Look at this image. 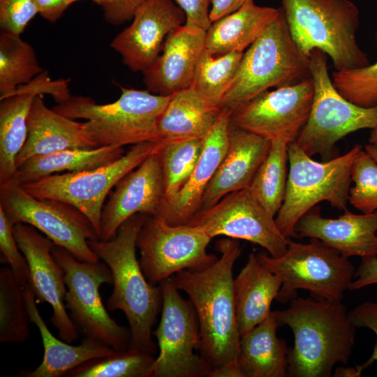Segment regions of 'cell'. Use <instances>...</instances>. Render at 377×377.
Segmentation results:
<instances>
[{"label":"cell","mask_w":377,"mask_h":377,"mask_svg":"<svg viewBox=\"0 0 377 377\" xmlns=\"http://www.w3.org/2000/svg\"><path fill=\"white\" fill-rule=\"evenodd\" d=\"M274 311L294 336L288 357L289 376L330 377L335 365L348 363L356 327L341 302L296 297L287 309Z\"/></svg>","instance_id":"3"},{"label":"cell","mask_w":377,"mask_h":377,"mask_svg":"<svg viewBox=\"0 0 377 377\" xmlns=\"http://www.w3.org/2000/svg\"><path fill=\"white\" fill-rule=\"evenodd\" d=\"M124 154L123 147L105 146L68 149L37 156L17 168V179L23 184L56 172L91 170L113 162Z\"/></svg>","instance_id":"31"},{"label":"cell","mask_w":377,"mask_h":377,"mask_svg":"<svg viewBox=\"0 0 377 377\" xmlns=\"http://www.w3.org/2000/svg\"><path fill=\"white\" fill-rule=\"evenodd\" d=\"M257 254L281 280L276 297L281 303L295 298L300 289L309 291L317 300L341 302L356 270L348 258L314 238L309 243L289 239L286 251L279 257Z\"/></svg>","instance_id":"8"},{"label":"cell","mask_w":377,"mask_h":377,"mask_svg":"<svg viewBox=\"0 0 377 377\" xmlns=\"http://www.w3.org/2000/svg\"><path fill=\"white\" fill-rule=\"evenodd\" d=\"M377 283V255L362 258L348 290H357Z\"/></svg>","instance_id":"45"},{"label":"cell","mask_w":377,"mask_h":377,"mask_svg":"<svg viewBox=\"0 0 377 377\" xmlns=\"http://www.w3.org/2000/svg\"><path fill=\"white\" fill-rule=\"evenodd\" d=\"M27 141L16 159L17 168L30 158L75 148L93 147L83 130V123L48 108L43 95H37L27 118Z\"/></svg>","instance_id":"24"},{"label":"cell","mask_w":377,"mask_h":377,"mask_svg":"<svg viewBox=\"0 0 377 377\" xmlns=\"http://www.w3.org/2000/svg\"><path fill=\"white\" fill-rule=\"evenodd\" d=\"M20 36L1 31L0 99L43 72L34 48Z\"/></svg>","instance_id":"33"},{"label":"cell","mask_w":377,"mask_h":377,"mask_svg":"<svg viewBox=\"0 0 377 377\" xmlns=\"http://www.w3.org/2000/svg\"><path fill=\"white\" fill-rule=\"evenodd\" d=\"M204 138L162 141L158 154L162 168L164 201L173 198L186 184L203 150Z\"/></svg>","instance_id":"35"},{"label":"cell","mask_w":377,"mask_h":377,"mask_svg":"<svg viewBox=\"0 0 377 377\" xmlns=\"http://www.w3.org/2000/svg\"><path fill=\"white\" fill-rule=\"evenodd\" d=\"M132 19L110 46L131 71L143 72L161 53L168 35L185 23L186 17L174 0H144Z\"/></svg>","instance_id":"18"},{"label":"cell","mask_w":377,"mask_h":377,"mask_svg":"<svg viewBox=\"0 0 377 377\" xmlns=\"http://www.w3.org/2000/svg\"><path fill=\"white\" fill-rule=\"evenodd\" d=\"M31 322L23 287L11 269H0V342L22 343L28 339Z\"/></svg>","instance_id":"36"},{"label":"cell","mask_w":377,"mask_h":377,"mask_svg":"<svg viewBox=\"0 0 377 377\" xmlns=\"http://www.w3.org/2000/svg\"><path fill=\"white\" fill-rule=\"evenodd\" d=\"M185 14V24L207 31L212 22L209 18L211 0H174Z\"/></svg>","instance_id":"43"},{"label":"cell","mask_w":377,"mask_h":377,"mask_svg":"<svg viewBox=\"0 0 377 377\" xmlns=\"http://www.w3.org/2000/svg\"><path fill=\"white\" fill-rule=\"evenodd\" d=\"M205 32L184 24L168 35L159 55L142 72L148 91L169 96L191 86Z\"/></svg>","instance_id":"20"},{"label":"cell","mask_w":377,"mask_h":377,"mask_svg":"<svg viewBox=\"0 0 377 377\" xmlns=\"http://www.w3.org/2000/svg\"><path fill=\"white\" fill-rule=\"evenodd\" d=\"M281 325L274 311L240 338L237 358L241 377H286L288 376L289 348L279 339Z\"/></svg>","instance_id":"27"},{"label":"cell","mask_w":377,"mask_h":377,"mask_svg":"<svg viewBox=\"0 0 377 377\" xmlns=\"http://www.w3.org/2000/svg\"><path fill=\"white\" fill-rule=\"evenodd\" d=\"M52 253L64 272L65 304L70 316L85 337L98 341L115 350L130 348L131 332L119 325L103 304L99 288L112 283L110 268L104 262H83L54 244Z\"/></svg>","instance_id":"10"},{"label":"cell","mask_w":377,"mask_h":377,"mask_svg":"<svg viewBox=\"0 0 377 377\" xmlns=\"http://www.w3.org/2000/svg\"><path fill=\"white\" fill-rule=\"evenodd\" d=\"M120 89L121 96L113 103L97 104L87 97L71 96L52 109L72 119H86L83 130L93 148L161 142L158 121L171 96Z\"/></svg>","instance_id":"4"},{"label":"cell","mask_w":377,"mask_h":377,"mask_svg":"<svg viewBox=\"0 0 377 377\" xmlns=\"http://www.w3.org/2000/svg\"><path fill=\"white\" fill-rule=\"evenodd\" d=\"M163 304L161 321L153 335L159 353L153 377L209 376L210 369L200 355L199 323L191 301L184 300L171 277L158 283Z\"/></svg>","instance_id":"14"},{"label":"cell","mask_w":377,"mask_h":377,"mask_svg":"<svg viewBox=\"0 0 377 377\" xmlns=\"http://www.w3.org/2000/svg\"><path fill=\"white\" fill-rule=\"evenodd\" d=\"M369 144L374 145L377 148V125L371 129L369 138Z\"/></svg>","instance_id":"50"},{"label":"cell","mask_w":377,"mask_h":377,"mask_svg":"<svg viewBox=\"0 0 377 377\" xmlns=\"http://www.w3.org/2000/svg\"><path fill=\"white\" fill-rule=\"evenodd\" d=\"M221 108L212 105L192 87L172 95L158 121L161 141L203 139L212 129Z\"/></svg>","instance_id":"29"},{"label":"cell","mask_w":377,"mask_h":377,"mask_svg":"<svg viewBox=\"0 0 377 377\" xmlns=\"http://www.w3.org/2000/svg\"><path fill=\"white\" fill-rule=\"evenodd\" d=\"M39 94L32 87L21 85L0 99V186L17 179L16 159L27 141L32 102Z\"/></svg>","instance_id":"30"},{"label":"cell","mask_w":377,"mask_h":377,"mask_svg":"<svg viewBox=\"0 0 377 377\" xmlns=\"http://www.w3.org/2000/svg\"><path fill=\"white\" fill-rule=\"evenodd\" d=\"M68 1L71 3H73L80 0H68ZM90 1H92L95 2L96 3L98 4L99 6H101L103 10L105 9L107 7H108L112 3V0H90Z\"/></svg>","instance_id":"51"},{"label":"cell","mask_w":377,"mask_h":377,"mask_svg":"<svg viewBox=\"0 0 377 377\" xmlns=\"http://www.w3.org/2000/svg\"><path fill=\"white\" fill-rule=\"evenodd\" d=\"M13 228V225L0 206L1 262L8 265L17 282L24 287L30 281L29 267L17 245Z\"/></svg>","instance_id":"40"},{"label":"cell","mask_w":377,"mask_h":377,"mask_svg":"<svg viewBox=\"0 0 377 377\" xmlns=\"http://www.w3.org/2000/svg\"><path fill=\"white\" fill-rule=\"evenodd\" d=\"M244 52L215 56L205 47L198 59L191 87L209 103L220 108Z\"/></svg>","instance_id":"34"},{"label":"cell","mask_w":377,"mask_h":377,"mask_svg":"<svg viewBox=\"0 0 377 377\" xmlns=\"http://www.w3.org/2000/svg\"><path fill=\"white\" fill-rule=\"evenodd\" d=\"M281 1L290 35L306 56L320 50L330 57L335 71L370 64L357 42L360 13L350 0Z\"/></svg>","instance_id":"5"},{"label":"cell","mask_w":377,"mask_h":377,"mask_svg":"<svg viewBox=\"0 0 377 377\" xmlns=\"http://www.w3.org/2000/svg\"><path fill=\"white\" fill-rule=\"evenodd\" d=\"M351 322L356 327H367L376 336L372 354L369 359L361 364L363 369L377 362V302H364L348 312Z\"/></svg>","instance_id":"42"},{"label":"cell","mask_w":377,"mask_h":377,"mask_svg":"<svg viewBox=\"0 0 377 377\" xmlns=\"http://www.w3.org/2000/svg\"><path fill=\"white\" fill-rule=\"evenodd\" d=\"M144 0H112L104 9L105 19L112 24L118 25L132 19L138 7Z\"/></svg>","instance_id":"44"},{"label":"cell","mask_w":377,"mask_h":377,"mask_svg":"<svg viewBox=\"0 0 377 377\" xmlns=\"http://www.w3.org/2000/svg\"><path fill=\"white\" fill-rule=\"evenodd\" d=\"M31 322L40 334L44 354L41 363L33 371H21L24 377H61L91 360L111 353L114 349L94 339L84 337L77 346H72L54 337L48 329L37 308L35 294L29 283L23 287Z\"/></svg>","instance_id":"25"},{"label":"cell","mask_w":377,"mask_h":377,"mask_svg":"<svg viewBox=\"0 0 377 377\" xmlns=\"http://www.w3.org/2000/svg\"><path fill=\"white\" fill-rule=\"evenodd\" d=\"M248 1L249 0H211L209 11L211 22L238 10Z\"/></svg>","instance_id":"47"},{"label":"cell","mask_w":377,"mask_h":377,"mask_svg":"<svg viewBox=\"0 0 377 377\" xmlns=\"http://www.w3.org/2000/svg\"><path fill=\"white\" fill-rule=\"evenodd\" d=\"M313 98L308 119L295 142L309 156L329 158L337 142L360 129L377 125V106L363 108L342 96L328 73L327 55L320 50L310 57Z\"/></svg>","instance_id":"9"},{"label":"cell","mask_w":377,"mask_h":377,"mask_svg":"<svg viewBox=\"0 0 377 377\" xmlns=\"http://www.w3.org/2000/svg\"><path fill=\"white\" fill-rule=\"evenodd\" d=\"M295 230L297 237L319 239L347 258L377 255V210L356 214L346 209L337 219L310 210L300 219Z\"/></svg>","instance_id":"23"},{"label":"cell","mask_w":377,"mask_h":377,"mask_svg":"<svg viewBox=\"0 0 377 377\" xmlns=\"http://www.w3.org/2000/svg\"><path fill=\"white\" fill-rule=\"evenodd\" d=\"M281 286V280L259 259L249 254L246 263L234 279L236 317L240 337L271 313L270 306Z\"/></svg>","instance_id":"26"},{"label":"cell","mask_w":377,"mask_h":377,"mask_svg":"<svg viewBox=\"0 0 377 377\" xmlns=\"http://www.w3.org/2000/svg\"><path fill=\"white\" fill-rule=\"evenodd\" d=\"M38 14L50 22H57L71 3L68 0H34Z\"/></svg>","instance_id":"46"},{"label":"cell","mask_w":377,"mask_h":377,"mask_svg":"<svg viewBox=\"0 0 377 377\" xmlns=\"http://www.w3.org/2000/svg\"><path fill=\"white\" fill-rule=\"evenodd\" d=\"M158 150L115 185L102 210L99 239H112L121 225L136 214L158 215L165 196Z\"/></svg>","instance_id":"19"},{"label":"cell","mask_w":377,"mask_h":377,"mask_svg":"<svg viewBox=\"0 0 377 377\" xmlns=\"http://www.w3.org/2000/svg\"><path fill=\"white\" fill-rule=\"evenodd\" d=\"M231 113L221 108L218 119L204 138L202 152L191 177L173 198L162 203L157 217L177 226L186 224L198 212L205 189L226 154Z\"/></svg>","instance_id":"21"},{"label":"cell","mask_w":377,"mask_h":377,"mask_svg":"<svg viewBox=\"0 0 377 377\" xmlns=\"http://www.w3.org/2000/svg\"><path fill=\"white\" fill-rule=\"evenodd\" d=\"M148 216L136 214L121 225L112 239H90L88 244L110 269L113 289L107 307L124 313L131 332L130 348L154 355L153 327L162 309V290L159 284L147 281L136 257L137 237Z\"/></svg>","instance_id":"2"},{"label":"cell","mask_w":377,"mask_h":377,"mask_svg":"<svg viewBox=\"0 0 377 377\" xmlns=\"http://www.w3.org/2000/svg\"><path fill=\"white\" fill-rule=\"evenodd\" d=\"M155 357L129 348L87 361L70 371L68 377H150Z\"/></svg>","instance_id":"37"},{"label":"cell","mask_w":377,"mask_h":377,"mask_svg":"<svg viewBox=\"0 0 377 377\" xmlns=\"http://www.w3.org/2000/svg\"><path fill=\"white\" fill-rule=\"evenodd\" d=\"M364 150L377 163V148L371 144H367Z\"/></svg>","instance_id":"49"},{"label":"cell","mask_w":377,"mask_h":377,"mask_svg":"<svg viewBox=\"0 0 377 377\" xmlns=\"http://www.w3.org/2000/svg\"><path fill=\"white\" fill-rule=\"evenodd\" d=\"M203 230L210 237L223 235L244 239L264 248L272 257L287 250L289 238L249 189L232 192L214 205L196 212L186 223Z\"/></svg>","instance_id":"15"},{"label":"cell","mask_w":377,"mask_h":377,"mask_svg":"<svg viewBox=\"0 0 377 377\" xmlns=\"http://www.w3.org/2000/svg\"><path fill=\"white\" fill-rule=\"evenodd\" d=\"M161 142L133 145L117 160L97 168L51 175L20 185L37 198L59 200L78 209L89 219L100 239L102 210L110 191L157 151Z\"/></svg>","instance_id":"11"},{"label":"cell","mask_w":377,"mask_h":377,"mask_svg":"<svg viewBox=\"0 0 377 377\" xmlns=\"http://www.w3.org/2000/svg\"><path fill=\"white\" fill-rule=\"evenodd\" d=\"M309 57L294 42L281 8L279 15L244 52L220 108L232 112L270 87L311 78Z\"/></svg>","instance_id":"6"},{"label":"cell","mask_w":377,"mask_h":377,"mask_svg":"<svg viewBox=\"0 0 377 377\" xmlns=\"http://www.w3.org/2000/svg\"><path fill=\"white\" fill-rule=\"evenodd\" d=\"M311 78L265 91L235 109L230 124L270 141L295 142L310 113Z\"/></svg>","instance_id":"16"},{"label":"cell","mask_w":377,"mask_h":377,"mask_svg":"<svg viewBox=\"0 0 377 377\" xmlns=\"http://www.w3.org/2000/svg\"><path fill=\"white\" fill-rule=\"evenodd\" d=\"M212 239L200 228L172 226L149 215L136 239L143 274L151 284L157 285L180 271L209 267L218 260L207 251Z\"/></svg>","instance_id":"13"},{"label":"cell","mask_w":377,"mask_h":377,"mask_svg":"<svg viewBox=\"0 0 377 377\" xmlns=\"http://www.w3.org/2000/svg\"><path fill=\"white\" fill-rule=\"evenodd\" d=\"M37 14L34 0H0L1 31L20 35Z\"/></svg>","instance_id":"41"},{"label":"cell","mask_w":377,"mask_h":377,"mask_svg":"<svg viewBox=\"0 0 377 377\" xmlns=\"http://www.w3.org/2000/svg\"><path fill=\"white\" fill-rule=\"evenodd\" d=\"M285 140L271 141L269 152L248 188L256 200L273 216L283 203L288 179V147Z\"/></svg>","instance_id":"32"},{"label":"cell","mask_w":377,"mask_h":377,"mask_svg":"<svg viewBox=\"0 0 377 377\" xmlns=\"http://www.w3.org/2000/svg\"><path fill=\"white\" fill-rule=\"evenodd\" d=\"M348 202L364 214L377 210V163L362 149L351 168Z\"/></svg>","instance_id":"39"},{"label":"cell","mask_w":377,"mask_h":377,"mask_svg":"<svg viewBox=\"0 0 377 377\" xmlns=\"http://www.w3.org/2000/svg\"><path fill=\"white\" fill-rule=\"evenodd\" d=\"M363 370L361 365L355 367H339L334 370L333 376L334 377H360Z\"/></svg>","instance_id":"48"},{"label":"cell","mask_w":377,"mask_h":377,"mask_svg":"<svg viewBox=\"0 0 377 377\" xmlns=\"http://www.w3.org/2000/svg\"><path fill=\"white\" fill-rule=\"evenodd\" d=\"M17 245L25 256L30 273L29 284L37 303H48L52 309L50 321L63 341L71 343L79 337L78 328L67 312L64 272L54 258V242L33 226L19 223L13 226Z\"/></svg>","instance_id":"17"},{"label":"cell","mask_w":377,"mask_h":377,"mask_svg":"<svg viewBox=\"0 0 377 377\" xmlns=\"http://www.w3.org/2000/svg\"><path fill=\"white\" fill-rule=\"evenodd\" d=\"M221 257L200 271L182 270L171 276L190 298L198 320L199 354L210 377H241L237 358L240 334L234 293L233 267L242 249L237 239L216 243Z\"/></svg>","instance_id":"1"},{"label":"cell","mask_w":377,"mask_h":377,"mask_svg":"<svg viewBox=\"0 0 377 377\" xmlns=\"http://www.w3.org/2000/svg\"><path fill=\"white\" fill-rule=\"evenodd\" d=\"M0 206L13 226H33L80 261L100 260L88 244V240L98 239V235L89 219L73 205L37 198L16 179L0 186Z\"/></svg>","instance_id":"12"},{"label":"cell","mask_w":377,"mask_h":377,"mask_svg":"<svg viewBox=\"0 0 377 377\" xmlns=\"http://www.w3.org/2000/svg\"><path fill=\"white\" fill-rule=\"evenodd\" d=\"M280 11L281 8L260 6L249 0L238 10L211 24L205 32V47L215 56L244 52Z\"/></svg>","instance_id":"28"},{"label":"cell","mask_w":377,"mask_h":377,"mask_svg":"<svg viewBox=\"0 0 377 377\" xmlns=\"http://www.w3.org/2000/svg\"><path fill=\"white\" fill-rule=\"evenodd\" d=\"M361 149L356 145L343 155L318 162L295 142L289 143L286 192L275 218L278 228L286 237H297L295 230L297 221L320 202L327 201L338 209H347L351 168Z\"/></svg>","instance_id":"7"},{"label":"cell","mask_w":377,"mask_h":377,"mask_svg":"<svg viewBox=\"0 0 377 377\" xmlns=\"http://www.w3.org/2000/svg\"><path fill=\"white\" fill-rule=\"evenodd\" d=\"M270 146V140L230 124L226 154L205 189L199 210L249 188Z\"/></svg>","instance_id":"22"},{"label":"cell","mask_w":377,"mask_h":377,"mask_svg":"<svg viewBox=\"0 0 377 377\" xmlns=\"http://www.w3.org/2000/svg\"><path fill=\"white\" fill-rule=\"evenodd\" d=\"M377 40V33L376 34ZM334 86L346 99L363 108L377 106V61L365 67L332 73Z\"/></svg>","instance_id":"38"}]
</instances>
